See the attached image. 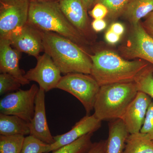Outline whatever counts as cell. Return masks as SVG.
Returning a JSON list of instances; mask_svg holds the SVG:
<instances>
[{"instance_id": "obj_1", "label": "cell", "mask_w": 153, "mask_h": 153, "mask_svg": "<svg viewBox=\"0 0 153 153\" xmlns=\"http://www.w3.org/2000/svg\"><path fill=\"white\" fill-rule=\"evenodd\" d=\"M89 56L92 63L91 75L100 86L135 82L150 66V63L142 59L125 60L110 50H102Z\"/></svg>"}, {"instance_id": "obj_2", "label": "cell", "mask_w": 153, "mask_h": 153, "mask_svg": "<svg viewBox=\"0 0 153 153\" xmlns=\"http://www.w3.org/2000/svg\"><path fill=\"white\" fill-rule=\"evenodd\" d=\"M40 31L44 52L52 58L61 73L91 74L92 61L84 49L56 33Z\"/></svg>"}, {"instance_id": "obj_3", "label": "cell", "mask_w": 153, "mask_h": 153, "mask_svg": "<svg viewBox=\"0 0 153 153\" xmlns=\"http://www.w3.org/2000/svg\"><path fill=\"white\" fill-rule=\"evenodd\" d=\"M30 1L28 24L39 31L58 34L85 49L87 39L67 20L57 1Z\"/></svg>"}, {"instance_id": "obj_4", "label": "cell", "mask_w": 153, "mask_h": 153, "mask_svg": "<svg viewBox=\"0 0 153 153\" xmlns=\"http://www.w3.org/2000/svg\"><path fill=\"white\" fill-rule=\"evenodd\" d=\"M138 91L135 82L100 86L94 107V114L102 121L121 119Z\"/></svg>"}, {"instance_id": "obj_5", "label": "cell", "mask_w": 153, "mask_h": 153, "mask_svg": "<svg viewBox=\"0 0 153 153\" xmlns=\"http://www.w3.org/2000/svg\"><path fill=\"white\" fill-rule=\"evenodd\" d=\"M100 86L91 74L72 73L62 76L56 88L74 96L82 103L86 115L94 109Z\"/></svg>"}, {"instance_id": "obj_6", "label": "cell", "mask_w": 153, "mask_h": 153, "mask_svg": "<svg viewBox=\"0 0 153 153\" xmlns=\"http://www.w3.org/2000/svg\"><path fill=\"white\" fill-rule=\"evenodd\" d=\"M39 88L33 84L30 89H19L0 100V113L16 116L30 123L35 113V100Z\"/></svg>"}, {"instance_id": "obj_7", "label": "cell", "mask_w": 153, "mask_h": 153, "mask_svg": "<svg viewBox=\"0 0 153 153\" xmlns=\"http://www.w3.org/2000/svg\"><path fill=\"white\" fill-rule=\"evenodd\" d=\"M30 0H0V38L27 23Z\"/></svg>"}, {"instance_id": "obj_8", "label": "cell", "mask_w": 153, "mask_h": 153, "mask_svg": "<svg viewBox=\"0 0 153 153\" xmlns=\"http://www.w3.org/2000/svg\"><path fill=\"white\" fill-rule=\"evenodd\" d=\"M120 51L126 59H142L153 66V38L140 22L131 25L127 41Z\"/></svg>"}, {"instance_id": "obj_9", "label": "cell", "mask_w": 153, "mask_h": 153, "mask_svg": "<svg viewBox=\"0 0 153 153\" xmlns=\"http://www.w3.org/2000/svg\"><path fill=\"white\" fill-rule=\"evenodd\" d=\"M36 59V66L25 73V78L30 82H37L39 88L46 92L56 88L62 77L60 69L50 56L45 52Z\"/></svg>"}, {"instance_id": "obj_10", "label": "cell", "mask_w": 153, "mask_h": 153, "mask_svg": "<svg viewBox=\"0 0 153 153\" xmlns=\"http://www.w3.org/2000/svg\"><path fill=\"white\" fill-rule=\"evenodd\" d=\"M6 38L10 40L11 45L19 52L36 58L44 51L40 31L27 23L15 30Z\"/></svg>"}, {"instance_id": "obj_11", "label": "cell", "mask_w": 153, "mask_h": 153, "mask_svg": "<svg viewBox=\"0 0 153 153\" xmlns=\"http://www.w3.org/2000/svg\"><path fill=\"white\" fill-rule=\"evenodd\" d=\"M102 121L94 114L86 115L76 123L69 131L54 136L55 142L49 145L46 153L53 152L60 147L74 142L87 134L93 133L101 126Z\"/></svg>"}, {"instance_id": "obj_12", "label": "cell", "mask_w": 153, "mask_h": 153, "mask_svg": "<svg viewBox=\"0 0 153 153\" xmlns=\"http://www.w3.org/2000/svg\"><path fill=\"white\" fill-rule=\"evenodd\" d=\"M152 97L146 94L138 91L135 97L129 105L122 120L130 134L140 131L146 118Z\"/></svg>"}, {"instance_id": "obj_13", "label": "cell", "mask_w": 153, "mask_h": 153, "mask_svg": "<svg viewBox=\"0 0 153 153\" xmlns=\"http://www.w3.org/2000/svg\"><path fill=\"white\" fill-rule=\"evenodd\" d=\"M45 92L44 90L39 88L35 100L34 116L29 125L30 135L51 145L55 141L47 123L45 108Z\"/></svg>"}, {"instance_id": "obj_14", "label": "cell", "mask_w": 153, "mask_h": 153, "mask_svg": "<svg viewBox=\"0 0 153 153\" xmlns=\"http://www.w3.org/2000/svg\"><path fill=\"white\" fill-rule=\"evenodd\" d=\"M12 47L8 39L0 38V71L13 76L22 85H27L30 82L19 66L21 52Z\"/></svg>"}, {"instance_id": "obj_15", "label": "cell", "mask_w": 153, "mask_h": 153, "mask_svg": "<svg viewBox=\"0 0 153 153\" xmlns=\"http://www.w3.org/2000/svg\"><path fill=\"white\" fill-rule=\"evenodd\" d=\"M57 2L67 20L86 38L89 31V21L82 0H58Z\"/></svg>"}, {"instance_id": "obj_16", "label": "cell", "mask_w": 153, "mask_h": 153, "mask_svg": "<svg viewBox=\"0 0 153 153\" xmlns=\"http://www.w3.org/2000/svg\"><path fill=\"white\" fill-rule=\"evenodd\" d=\"M108 136L106 140L105 153H123L129 133L122 120H114L108 124Z\"/></svg>"}, {"instance_id": "obj_17", "label": "cell", "mask_w": 153, "mask_h": 153, "mask_svg": "<svg viewBox=\"0 0 153 153\" xmlns=\"http://www.w3.org/2000/svg\"><path fill=\"white\" fill-rule=\"evenodd\" d=\"M153 11V0H128L122 16L133 25Z\"/></svg>"}, {"instance_id": "obj_18", "label": "cell", "mask_w": 153, "mask_h": 153, "mask_svg": "<svg viewBox=\"0 0 153 153\" xmlns=\"http://www.w3.org/2000/svg\"><path fill=\"white\" fill-rule=\"evenodd\" d=\"M0 134L25 136L30 135L29 123L16 116L0 113Z\"/></svg>"}, {"instance_id": "obj_19", "label": "cell", "mask_w": 153, "mask_h": 153, "mask_svg": "<svg viewBox=\"0 0 153 153\" xmlns=\"http://www.w3.org/2000/svg\"><path fill=\"white\" fill-rule=\"evenodd\" d=\"M123 153H153V141L140 132L129 134Z\"/></svg>"}, {"instance_id": "obj_20", "label": "cell", "mask_w": 153, "mask_h": 153, "mask_svg": "<svg viewBox=\"0 0 153 153\" xmlns=\"http://www.w3.org/2000/svg\"><path fill=\"white\" fill-rule=\"evenodd\" d=\"M93 134L85 135L74 142L53 151L52 153H87L93 144L91 141Z\"/></svg>"}, {"instance_id": "obj_21", "label": "cell", "mask_w": 153, "mask_h": 153, "mask_svg": "<svg viewBox=\"0 0 153 153\" xmlns=\"http://www.w3.org/2000/svg\"><path fill=\"white\" fill-rule=\"evenodd\" d=\"M25 137L21 135L0 136V153H21Z\"/></svg>"}, {"instance_id": "obj_22", "label": "cell", "mask_w": 153, "mask_h": 153, "mask_svg": "<svg viewBox=\"0 0 153 153\" xmlns=\"http://www.w3.org/2000/svg\"><path fill=\"white\" fill-rule=\"evenodd\" d=\"M139 91H141L153 99V67L149 66L135 81Z\"/></svg>"}, {"instance_id": "obj_23", "label": "cell", "mask_w": 153, "mask_h": 153, "mask_svg": "<svg viewBox=\"0 0 153 153\" xmlns=\"http://www.w3.org/2000/svg\"><path fill=\"white\" fill-rule=\"evenodd\" d=\"M49 145L30 135L25 137L21 153H46Z\"/></svg>"}, {"instance_id": "obj_24", "label": "cell", "mask_w": 153, "mask_h": 153, "mask_svg": "<svg viewBox=\"0 0 153 153\" xmlns=\"http://www.w3.org/2000/svg\"><path fill=\"white\" fill-rule=\"evenodd\" d=\"M128 0H95L94 4L100 3L104 5L108 10L107 16L115 19L123 15Z\"/></svg>"}, {"instance_id": "obj_25", "label": "cell", "mask_w": 153, "mask_h": 153, "mask_svg": "<svg viewBox=\"0 0 153 153\" xmlns=\"http://www.w3.org/2000/svg\"><path fill=\"white\" fill-rule=\"evenodd\" d=\"M22 84L13 76L6 73L0 74V94L19 90Z\"/></svg>"}, {"instance_id": "obj_26", "label": "cell", "mask_w": 153, "mask_h": 153, "mask_svg": "<svg viewBox=\"0 0 153 153\" xmlns=\"http://www.w3.org/2000/svg\"><path fill=\"white\" fill-rule=\"evenodd\" d=\"M140 132L148 134L153 141V101L148 108L144 122Z\"/></svg>"}, {"instance_id": "obj_27", "label": "cell", "mask_w": 153, "mask_h": 153, "mask_svg": "<svg viewBox=\"0 0 153 153\" xmlns=\"http://www.w3.org/2000/svg\"><path fill=\"white\" fill-rule=\"evenodd\" d=\"M89 13L94 20L103 19L107 16L108 10L104 5L100 3H97Z\"/></svg>"}, {"instance_id": "obj_28", "label": "cell", "mask_w": 153, "mask_h": 153, "mask_svg": "<svg viewBox=\"0 0 153 153\" xmlns=\"http://www.w3.org/2000/svg\"><path fill=\"white\" fill-rule=\"evenodd\" d=\"M106 140H101L93 143L87 153H105Z\"/></svg>"}, {"instance_id": "obj_29", "label": "cell", "mask_w": 153, "mask_h": 153, "mask_svg": "<svg viewBox=\"0 0 153 153\" xmlns=\"http://www.w3.org/2000/svg\"><path fill=\"white\" fill-rule=\"evenodd\" d=\"M105 38L108 44H114L120 41L121 36L115 34L109 29L105 33Z\"/></svg>"}, {"instance_id": "obj_30", "label": "cell", "mask_w": 153, "mask_h": 153, "mask_svg": "<svg viewBox=\"0 0 153 153\" xmlns=\"http://www.w3.org/2000/svg\"><path fill=\"white\" fill-rule=\"evenodd\" d=\"M106 26V22L103 19H96L91 23L92 29L96 32H101L104 30Z\"/></svg>"}, {"instance_id": "obj_31", "label": "cell", "mask_w": 153, "mask_h": 153, "mask_svg": "<svg viewBox=\"0 0 153 153\" xmlns=\"http://www.w3.org/2000/svg\"><path fill=\"white\" fill-rule=\"evenodd\" d=\"M109 30L121 36L125 32V27L122 24L119 22H116L111 25Z\"/></svg>"}, {"instance_id": "obj_32", "label": "cell", "mask_w": 153, "mask_h": 153, "mask_svg": "<svg viewBox=\"0 0 153 153\" xmlns=\"http://www.w3.org/2000/svg\"><path fill=\"white\" fill-rule=\"evenodd\" d=\"M143 25L144 26L153 27V11L146 17V20L143 23Z\"/></svg>"}, {"instance_id": "obj_33", "label": "cell", "mask_w": 153, "mask_h": 153, "mask_svg": "<svg viewBox=\"0 0 153 153\" xmlns=\"http://www.w3.org/2000/svg\"><path fill=\"white\" fill-rule=\"evenodd\" d=\"M82 1L84 7L87 10L92 7L95 2V0H82Z\"/></svg>"}, {"instance_id": "obj_34", "label": "cell", "mask_w": 153, "mask_h": 153, "mask_svg": "<svg viewBox=\"0 0 153 153\" xmlns=\"http://www.w3.org/2000/svg\"><path fill=\"white\" fill-rule=\"evenodd\" d=\"M143 26L148 34L153 38V27H150V26H144L143 25Z\"/></svg>"}, {"instance_id": "obj_35", "label": "cell", "mask_w": 153, "mask_h": 153, "mask_svg": "<svg viewBox=\"0 0 153 153\" xmlns=\"http://www.w3.org/2000/svg\"><path fill=\"white\" fill-rule=\"evenodd\" d=\"M30 1H52V0H30Z\"/></svg>"}]
</instances>
